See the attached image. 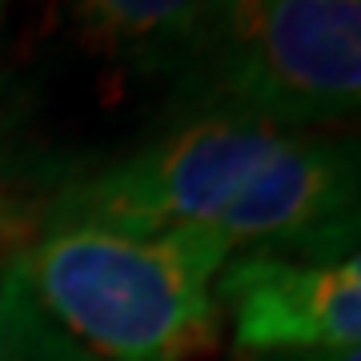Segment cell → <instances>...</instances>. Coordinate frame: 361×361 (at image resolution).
I'll list each match as a JSON object with an SVG mask.
<instances>
[{
	"instance_id": "obj_1",
	"label": "cell",
	"mask_w": 361,
	"mask_h": 361,
	"mask_svg": "<svg viewBox=\"0 0 361 361\" xmlns=\"http://www.w3.org/2000/svg\"><path fill=\"white\" fill-rule=\"evenodd\" d=\"M52 221L201 229L233 253L329 265L361 249V137H310L221 116L185 121L68 185Z\"/></svg>"
},
{
	"instance_id": "obj_2",
	"label": "cell",
	"mask_w": 361,
	"mask_h": 361,
	"mask_svg": "<svg viewBox=\"0 0 361 361\" xmlns=\"http://www.w3.org/2000/svg\"><path fill=\"white\" fill-rule=\"evenodd\" d=\"M37 305L101 361H193L221 345L233 249L201 229L49 221L16 253Z\"/></svg>"
},
{
	"instance_id": "obj_3",
	"label": "cell",
	"mask_w": 361,
	"mask_h": 361,
	"mask_svg": "<svg viewBox=\"0 0 361 361\" xmlns=\"http://www.w3.org/2000/svg\"><path fill=\"white\" fill-rule=\"evenodd\" d=\"M169 73L185 121H361V0H209Z\"/></svg>"
},
{
	"instance_id": "obj_4",
	"label": "cell",
	"mask_w": 361,
	"mask_h": 361,
	"mask_svg": "<svg viewBox=\"0 0 361 361\" xmlns=\"http://www.w3.org/2000/svg\"><path fill=\"white\" fill-rule=\"evenodd\" d=\"M241 353L361 345V249L329 265L245 253L217 277Z\"/></svg>"
},
{
	"instance_id": "obj_5",
	"label": "cell",
	"mask_w": 361,
	"mask_h": 361,
	"mask_svg": "<svg viewBox=\"0 0 361 361\" xmlns=\"http://www.w3.org/2000/svg\"><path fill=\"white\" fill-rule=\"evenodd\" d=\"M209 0H77L92 40L133 65L169 73L197 32Z\"/></svg>"
},
{
	"instance_id": "obj_6",
	"label": "cell",
	"mask_w": 361,
	"mask_h": 361,
	"mask_svg": "<svg viewBox=\"0 0 361 361\" xmlns=\"http://www.w3.org/2000/svg\"><path fill=\"white\" fill-rule=\"evenodd\" d=\"M0 361H97L37 305L16 253L0 257Z\"/></svg>"
},
{
	"instance_id": "obj_7",
	"label": "cell",
	"mask_w": 361,
	"mask_h": 361,
	"mask_svg": "<svg viewBox=\"0 0 361 361\" xmlns=\"http://www.w3.org/2000/svg\"><path fill=\"white\" fill-rule=\"evenodd\" d=\"M249 361H361V345H345V349H273V353H249Z\"/></svg>"
},
{
	"instance_id": "obj_8",
	"label": "cell",
	"mask_w": 361,
	"mask_h": 361,
	"mask_svg": "<svg viewBox=\"0 0 361 361\" xmlns=\"http://www.w3.org/2000/svg\"><path fill=\"white\" fill-rule=\"evenodd\" d=\"M0 4H4V0H0Z\"/></svg>"
}]
</instances>
